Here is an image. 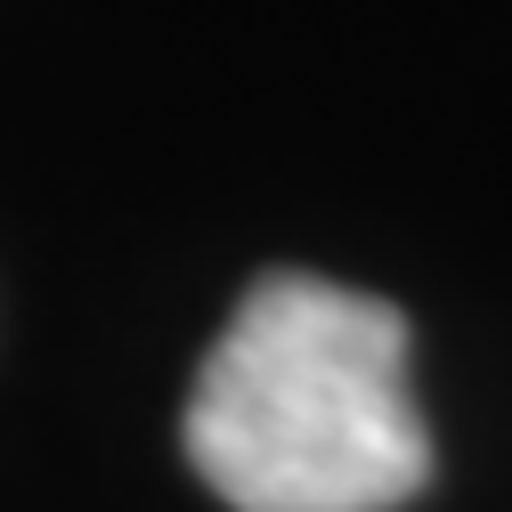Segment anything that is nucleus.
I'll return each instance as SVG.
<instances>
[{
  "mask_svg": "<svg viewBox=\"0 0 512 512\" xmlns=\"http://www.w3.org/2000/svg\"><path fill=\"white\" fill-rule=\"evenodd\" d=\"M187 464L236 512H399L431 480L407 317L301 269L261 277L196 374Z\"/></svg>",
  "mask_w": 512,
  "mask_h": 512,
  "instance_id": "f257e3e1",
  "label": "nucleus"
}]
</instances>
